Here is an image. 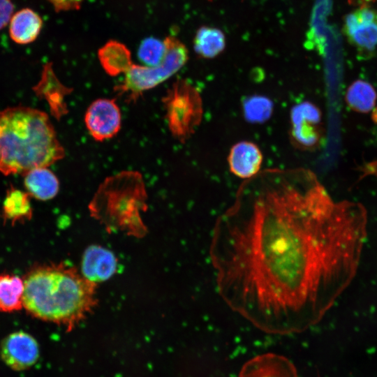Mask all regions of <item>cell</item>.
Listing matches in <instances>:
<instances>
[{"mask_svg": "<svg viewBox=\"0 0 377 377\" xmlns=\"http://www.w3.org/2000/svg\"><path fill=\"white\" fill-rule=\"evenodd\" d=\"M23 279L10 274H0V311L10 313L23 308Z\"/></svg>", "mask_w": 377, "mask_h": 377, "instance_id": "e0dca14e", "label": "cell"}, {"mask_svg": "<svg viewBox=\"0 0 377 377\" xmlns=\"http://www.w3.org/2000/svg\"><path fill=\"white\" fill-rule=\"evenodd\" d=\"M376 97L373 87L367 82L360 80L354 82L346 93L348 105L360 112L370 110L374 105Z\"/></svg>", "mask_w": 377, "mask_h": 377, "instance_id": "d6986e66", "label": "cell"}, {"mask_svg": "<svg viewBox=\"0 0 377 377\" xmlns=\"http://www.w3.org/2000/svg\"><path fill=\"white\" fill-rule=\"evenodd\" d=\"M163 40L166 52L162 63L156 66L132 63L124 73L123 82L114 88L117 95H124L126 101L134 102L143 92L170 78L186 63L188 50L179 39L169 36Z\"/></svg>", "mask_w": 377, "mask_h": 377, "instance_id": "277c9868", "label": "cell"}, {"mask_svg": "<svg viewBox=\"0 0 377 377\" xmlns=\"http://www.w3.org/2000/svg\"><path fill=\"white\" fill-rule=\"evenodd\" d=\"M43 22L35 10L25 8L13 13L9 22V35L19 45L33 43L39 36Z\"/></svg>", "mask_w": 377, "mask_h": 377, "instance_id": "4fadbf2b", "label": "cell"}, {"mask_svg": "<svg viewBox=\"0 0 377 377\" xmlns=\"http://www.w3.org/2000/svg\"><path fill=\"white\" fill-rule=\"evenodd\" d=\"M165 52L166 46L164 40L149 37L141 42L138 51V57L145 66H156L162 63Z\"/></svg>", "mask_w": 377, "mask_h": 377, "instance_id": "44dd1931", "label": "cell"}, {"mask_svg": "<svg viewBox=\"0 0 377 377\" xmlns=\"http://www.w3.org/2000/svg\"><path fill=\"white\" fill-rule=\"evenodd\" d=\"M193 47L195 52L201 57L212 59L224 50L225 34L218 28L201 27L196 31Z\"/></svg>", "mask_w": 377, "mask_h": 377, "instance_id": "ac0fdd59", "label": "cell"}, {"mask_svg": "<svg viewBox=\"0 0 377 377\" xmlns=\"http://www.w3.org/2000/svg\"><path fill=\"white\" fill-rule=\"evenodd\" d=\"M365 226L311 171L258 172L215 224L210 252L218 292L263 332H303L353 278Z\"/></svg>", "mask_w": 377, "mask_h": 377, "instance_id": "6da1fadb", "label": "cell"}, {"mask_svg": "<svg viewBox=\"0 0 377 377\" xmlns=\"http://www.w3.org/2000/svg\"><path fill=\"white\" fill-rule=\"evenodd\" d=\"M29 196L27 192L10 186L3 203L2 216L4 221L14 224L29 220L32 216Z\"/></svg>", "mask_w": 377, "mask_h": 377, "instance_id": "2e32d148", "label": "cell"}, {"mask_svg": "<svg viewBox=\"0 0 377 377\" xmlns=\"http://www.w3.org/2000/svg\"><path fill=\"white\" fill-rule=\"evenodd\" d=\"M13 11L14 4L11 0H0V30L9 24Z\"/></svg>", "mask_w": 377, "mask_h": 377, "instance_id": "7402d4cb", "label": "cell"}, {"mask_svg": "<svg viewBox=\"0 0 377 377\" xmlns=\"http://www.w3.org/2000/svg\"><path fill=\"white\" fill-rule=\"evenodd\" d=\"M320 119L318 108L309 102L301 103L291 109L290 135L297 147L311 149L318 145Z\"/></svg>", "mask_w": 377, "mask_h": 377, "instance_id": "ba28073f", "label": "cell"}, {"mask_svg": "<svg viewBox=\"0 0 377 377\" xmlns=\"http://www.w3.org/2000/svg\"><path fill=\"white\" fill-rule=\"evenodd\" d=\"M243 111L247 121L251 123H263L271 117L273 103L263 96H251L244 100Z\"/></svg>", "mask_w": 377, "mask_h": 377, "instance_id": "ffe728a7", "label": "cell"}, {"mask_svg": "<svg viewBox=\"0 0 377 377\" xmlns=\"http://www.w3.org/2000/svg\"><path fill=\"white\" fill-rule=\"evenodd\" d=\"M55 11H68L77 10L84 0H47Z\"/></svg>", "mask_w": 377, "mask_h": 377, "instance_id": "603a6c76", "label": "cell"}, {"mask_svg": "<svg viewBox=\"0 0 377 377\" xmlns=\"http://www.w3.org/2000/svg\"><path fill=\"white\" fill-rule=\"evenodd\" d=\"M343 29L352 45L364 51L374 50L377 47V11L364 6L348 14Z\"/></svg>", "mask_w": 377, "mask_h": 377, "instance_id": "9c48e42d", "label": "cell"}, {"mask_svg": "<svg viewBox=\"0 0 377 377\" xmlns=\"http://www.w3.org/2000/svg\"><path fill=\"white\" fill-rule=\"evenodd\" d=\"M263 163V154L258 147L249 141L239 142L231 148L228 156L230 172L242 179L256 175Z\"/></svg>", "mask_w": 377, "mask_h": 377, "instance_id": "8fae6325", "label": "cell"}, {"mask_svg": "<svg viewBox=\"0 0 377 377\" xmlns=\"http://www.w3.org/2000/svg\"><path fill=\"white\" fill-rule=\"evenodd\" d=\"M24 176L27 193L37 200H50L55 197L59 191V180L47 167L34 168Z\"/></svg>", "mask_w": 377, "mask_h": 377, "instance_id": "5bb4252c", "label": "cell"}, {"mask_svg": "<svg viewBox=\"0 0 377 377\" xmlns=\"http://www.w3.org/2000/svg\"><path fill=\"white\" fill-rule=\"evenodd\" d=\"M239 377H297V374L292 363L284 357L265 354L246 362Z\"/></svg>", "mask_w": 377, "mask_h": 377, "instance_id": "7c38bea8", "label": "cell"}, {"mask_svg": "<svg viewBox=\"0 0 377 377\" xmlns=\"http://www.w3.org/2000/svg\"><path fill=\"white\" fill-rule=\"evenodd\" d=\"M169 129L173 136L185 142L200 124L202 103L198 90L184 80H178L163 98Z\"/></svg>", "mask_w": 377, "mask_h": 377, "instance_id": "5b68a950", "label": "cell"}, {"mask_svg": "<svg viewBox=\"0 0 377 377\" xmlns=\"http://www.w3.org/2000/svg\"><path fill=\"white\" fill-rule=\"evenodd\" d=\"M84 124L91 136L102 142L115 136L121 125V114L114 99L98 98L86 110Z\"/></svg>", "mask_w": 377, "mask_h": 377, "instance_id": "8992f818", "label": "cell"}, {"mask_svg": "<svg viewBox=\"0 0 377 377\" xmlns=\"http://www.w3.org/2000/svg\"><path fill=\"white\" fill-rule=\"evenodd\" d=\"M65 155L47 114L15 106L0 111V172L22 174L48 167Z\"/></svg>", "mask_w": 377, "mask_h": 377, "instance_id": "3957f363", "label": "cell"}, {"mask_svg": "<svg viewBox=\"0 0 377 377\" xmlns=\"http://www.w3.org/2000/svg\"><path fill=\"white\" fill-rule=\"evenodd\" d=\"M98 58L105 71L112 76L124 73L132 64L130 51L115 40L109 41L99 50Z\"/></svg>", "mask_w": 377, "mask_h": 377, "instance_id": "9a60e30c", "label": "cell"}, {"mask_svg": "<svg viewBox=\"0 0 377 377\" xmlns=\"http://www.w3.org/2000/svg\"><path fill=\"white\" fill-rule=\"evenodd\" d=\"M23 308L39 320L72 330L97 304L96 283L64 263L36 265L23 277Z\"/></svg>", "mask_w": 377, "mask_h": 377, "instance_id": "7a4b0ae2", "label": "cell"}, {"mask_svg": "<svg viewBox=\"0 0 377 377\" xmlns=\"http://www.w3.org/2000/svg\"><path fill=\"white\" fill-rule=\"evenodd\" d=\"M117 260L110 250L92 245L84 251L82 261V276L96 283L109 279L117 271Z\"/></svg>", "mask_w": 377, "mask_h": 377, "instance_id": "30bf717a", "label": "cell"}, {"mask_svg": "<svg viewBox=\"0 0 377 377\" xmlns=\"http://www.w3.org/2000/svg\"><path fill=\"white\" fill-rule=\"evenodd\" d=\"M39 346L29 334L17 331L6 336L0 344V356L10 369L22 371L32 367L39 358Z\"/></svg>", "mask_w": 377, "mask_h": 377, "instance_id": "52a82bcc", "label": "cell"}]
</instances>
